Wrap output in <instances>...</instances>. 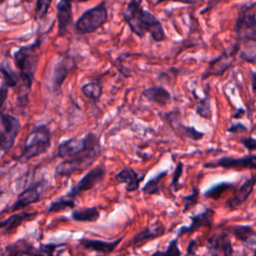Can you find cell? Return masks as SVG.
I'll list each match as a JSON object with an SVG mask.
<instances>
[{
	"label": "cell",
	"instance_id": "obj_1",
	"mask_svg": "<svg viewBox=\"0 0 256 256\" xmlns=\"http://www.w3.org/2000/svg\"><path fill=\"white\" fill-rule=\"evenodd\" d=\"M123 20L138 37L150 34L155 42H161L166 39L165 30L160 20L150 11L143 8L140 0H131L127 3L123 12Z\"/></svg>",
	"mask_w": 256,
	"mask_h": 256
},
{
	"label": "cell",
	"instance_id": "obj_2",
	"mask_svg": "<svg viewBox=\"0 0 256 256\" xmlns=\"http://www.w3.org/2000/svg\"><path fill=\"white\" fill-rule=\"evenodd\" d=\"M41 44L42 37H38L33 43L20 47L14 53V63L18 69V74L23 86V91L27 96L34 81L35 73L37 71L41 54Z\"/></svg>",
	"mask_w": 256,
	"mask_h": 256
},
{
	"label": "cell",
	"instance_id": "obj_3",
	"mask_svg": "<svg viewBox=\"0 0 256 256\" xmlns=\"http://www.w3.org/2000/svg\"><path fill=\"white\" fill-rule=\"evenodd\" d=\"M101 152L102 148L100 139L97 136L86 151L74 157L64 159L62 162L57 164L55 167V174L58 176L70 177L77 171H83L93 164V162L101 155Z\"/></svg>",
	"mask_w": 256,
	"mask_h": 256
},
{
	"label": "cell",
	"instance_id": "obj_4",
	"mask_svg": "<svg viewBox=\"0 0 256 256\" xmlns=\"http://www.w3.org/2000/svg\"><path fill=\"white\" fill-rule=\"evenodd\" d=\"M52 133L49 126L43 124L36 126L27 135L19 159L26 162L34 157L45 153L51 146Z\"/></svg>",
	"mask_w": 256,
	"mask_h": 256
},
{
	"label": "cell",
	"instance_id": "obj_5",
	"mask_svg": "<svg viewBox=\"0 0 256 256\" xmlns=\"http://www.w3.org/2000/svg\"><path fill=\"white\" fill-rule=\"evenodd\" d=\"M108 20V10L105 1L100 2L97 6L92 7L77 19L74 24L75 30L81 35L90 34L102 27Z\"/></svg>",
	"mask_w": 256,
	"mask_h": 256
},
{
	"label": "cell",
	"instance_id": "obj_6",
	"mask_svg": "<svg viewBox=\"0 0 256 256\" xmlns=\"http://www.w3.org/2000/svg\"><path fill=\"white\" fill-rule=\"evenodd\" d=\"M0 123V148L2 156H4L14 145L21 128V123L16 116L5 112L1 113Z\"/></svg>",
	"mask_w": 256,
	"mask_h": 256
},
{
	"label": "cell",
	"instance_id": "obj_7",
	"mask_svg": "<svg viewBox=\"0 0 256 256\" xmlns=\"http://www.w3.org/2000/svg\"><path fill=\"white\" fill-rule=\"evenodd\" d=\"M250 8L251 6H245L235 23L236 41L240 44L247 41L256 42V15L248 11Z\"/></svg>",
	"mask_w": 256,
	"mask_h": 256
},
{
	"label": "cell",
	"instance_id": "obj_8",
	"mask_svg": "<svg viewBox=\"0 0 256 256\" xmlns=\"http://www.w3.org/2000/svg\"><path fill=\"white\" fill-rule=\"evenodd\" d=\"M97 136L94 133H87L83 138H69L62 141L57 148L56 156L68 159L86 151Z\"/></svg>",
	"mask_w": 256,
	"mask_h": 256
},
{
	"label": "cell",
	"instance_id": "obj_9",
	"mask_svg": "<svg viewBox=\"0 0 256 256\" xmlns=\"http://www.w3.org/2000/svg\"><path fill=\"white\" fill-rule=\"evenodd\" d=\"M241 44L236 41V43L230 48L223 51L218 57L211 60L209 65L203 74V79L209 76H221L233 63L234 55L239 52Z\"/></svg>",
	"mask_w": 256,
	"mask_h": 256
},
{
	"label": "cell",
	"instance_id": "obj_10",
	"mask_svg": "<svg viewBox=\"0 0 256 256\" xmlns=\"http://www.w3.org/2000/svg\"><path fill=\"white\" fill-rule=\"evenodd\" d=\"M76 67L77 65L74 58L68 54H65L56 62L51 74V88L53 92L61 91L63 82Z\"/></svg>",
	"mask_w": 256,
	"mask_h": 256
},
{
	"label": "cell",
	"instance_id": "obj_11",
	"mask_svg": "<svg viewBox=\"0 0 256 256\" xmlns=\"http://www.w3.org/2000/svg\"><path fill=\"white\" fill-rule=\"evenodd\" d=\"M47 187L48 181L45 178H42L33 185L29 186L18 195L16 201L12 204L10 211L14 212L19 209L25 208L34 202H37Z\"/></svg>",
	"mask_w": 256,
	"mask_h": 256
},
{
	"label": "cell",
	"instance_id": "obj_12",
	"mask_svg": "<svg viewBox=\"0 0 256 256\" xmlns=\"http://www.w3.org/2000/svg\"><path fill=\"white\" fill-rule=\"evenodd\" d=\"M105 167L102 165L96 166L95 168L89 170L78 182L76 185H74L69 192L67 193L68 196L75 198L80 193L92 189L94 186H96L98 183H100L104 176H105Z\"/></svg>",
	"mask_w": 256,
	"mask_h": 256
},
{
	"label": "cell",
	"instance_id": "obj_13",
	"mask_svg": "<svg viewBox=\"0 0 256 256\" xmlns=\"http://www.w3.org/2000/svg\"><path fill=\"white\" fill-rule=\"evenodd\" d=\"M207 168L222 167L226 169H254L256 170V155L249 154L240 158L222 157L215 162H209L204 164Z\"/></svg>",
	"mask_w": 256,
	"mask_h": 256
},
{
	"label": "cell",
	"instance_id": "obj_14",
	"mask_svg": "<svg viewBox=\"0 0 256 256\" xmlns=\"http://www.w3.org/2000/svg\"><path fill=\"white\" fill-rule=\"evenodd\" d=\"M72 0H59L56 5L57 10V36L63 37L68 33V28L72 24Z\"/></svg>",
	"mask_w": 256,
	"mask_h": 256
},
{
	"label": "cell",
	"instance_id": "obj_15",
	"mask_svg": "<svg viewBox=\"0 0 256 256\" xmlns=\"http://www.w3.org/2000/svg\"><path fill=\"white\" fill-rule=\"evenodd\" d=\"M255 184H256L255 176H251L248 179H246L240 185V187L236 190V192L233 194V196L227 200L226 206L231 210L237 209L250 196V194L252 193V191L254 189Z\"/></svg>",
	"mask_w": 256,
	"mask_h": 256
},
{
	"label": "cell",
	"instance_id": "obj_16",
	"mask_svg": "<svg viewBox=\"0 0 256 256\" xmlns=\"http://www.w3.org/2000/svg\"><path fill=\"white\" fill-rule=\"evenodd\" d=\"M214 216V210L208 208L204 210L203 212L196 214L194 216H191V224L189 226H183L178 230L177 237L183 235L184 233H191L197 231L201 227H210L213 221Z\"/></svg>",
	"mask_w": 256,
	"mask_h": 256
},
{
	"label": "cell",
	"instance_id": "obj_17",
	"mask_svg": "<svg viewBox=\"0 0 256 256\" xmlns=\"http://www.w3.org/2000/svg\"><path fill=\"white\" fill-rule=\"evenodd\" d=\"M145 177V173L144 174H138L135 170H133L130 167H125L124 169L120 170L116 175L115 178L117 180L118 183H125L126 184V191L128 192H132L135 191L139 188V184L140 182L143 180V178Z\"/></svg>",
	"mask_w": 256,
	"mask_h": 256
},
{
	"label": "cell",
	"instance_id": "obj_18",
	"mask_svg": "<svg viewBox=\"0 0 256 256\" xmlns=\"http://www.w3.org/2000/svg\"><path fill=\"white\" fill-rule=\"evenodd\" d=\"M6 252L8 256H45L40 247L35 248L30 243L22 240L7 246Z\"/></svg>",
	"mask_w": 256,
	"mask_h": 256
},
{
	"label": "cell",
	"instance_id": "obj_19",
	"mask_svg": "<svg viewBox=\"0 0 256 256\" xmlns=\"http://www.w3.org/2000/svg\"><path fill=\"white\" fill-rule=\"evenodd\" d=\"M122 239L123 237H120L112 242H107V241L83 238L80 240V244L86 249L94 250L96 252L103 253V254H109L116 248V246L121 242Z\"/></svg>",
	"mask_w": 256,
	"mask_h": 256
},
{
	"label": "cell",
	"instance_id": "obj_20",
	"mask_svg": "<svg viewBox=\"0 0 256 256\" xmlns=\"http://www.w3.org/2000/svg\"><path fill=\"white\" fill-rule=\"evenodd\" d=\"M142 95L149 101L164 106L171 101L170 92L162 86H152L143 90Z\"/></svg>",
	"mask_w": 256,
	"mask_h": 256
},
{
	"label": "cell",
	"instance_id": "obj_21",
	"mask_svg": "<svg viewBox=\"0 0 256 256\" xmlns=\"http://www.w3.org/2000/svg\"><path fill=\"white\" fill-rule=\"evenodd\" d=\"M36 212H21L14 215H11L7 218H5L0 223V227L2 229L3 234H9L13 232L17 227L20 226V224L25 221L26 219L36 215Z\"/></svg>",
	"mask_w": 256,
	"mask_h": 256
},
{
	"label": "cell",
	"instance_id": "obj_22",
	"mask_svg": "<svg viewBox=\"0 0 256 256\" xmlns=\"http://www.w3.org/2000/svg\"><path fill=\"white\" fill-rule=\"evenodd\" d=\"M174 119H175V121H173L172 119H169V124L173 128V130L177 134H179L180 136H182L184 138H189V139H192V140H195V141L200 140V139L203 138V136H204L203 132L198 131L193 126H185V125H183L177 119V117H174Z\"/></svg>",
	"mask_w": 256,
	"mask_h": 256
},
{
	"label": "cell",
	"instance_id": "obj_23",
	"mask_svg": "<svg viewBox=\"0 0 256 256\" xmlns=\"http://www.w3.org/2000/svg\"><path fill=\"white\" fill-rule=\"evenodd\" d=\"M164 233V227L162 225L157 226H149L144 230L138 232L131 241L132 245H140L150 239H154Z\"/></svg>",
	"mask_w": 256,
	"mask_h": 256
},
{
	"label": "cell",
	"instance_id": "obj_24",
	"mask_svg": "<svg viewBox=\"0 0 256 256\" xmlns=\"http://www.w3.org/2000/svg\"><path fill=\"white\" fill-rule=\"evenodd\" d=\"M99 216L100 212L97 207L74 209L71 213V218L77 222H95Z\"/></svg>",
	"mask_w": 256,
	"mask_h": 256
},
{
	"label": "cell",
	"instance_id": "obj_25",
	"mask_svg": "<svg viewBox=\"0 0 256 256\" xmlns=\"http://www.w3.org/2000/svg\"><path fill=\"white\" fill-rule=\"evenodd\" d=\"M0 71L2 74V85L7 88H13L18 84L20 80L19 74L15 72L9 65L8 62L3 61L0 66Z\"/></svg>",
	"mask_w": 256,
	"mask_h": 256
},
{
	"label": "cell",
	"instance_id": "obj_26",
	"mask_svg": "<svg viewBox=\"0 0 256 256\" xmlns=\"http://www.w3.org/2000/svg\"><path fill=\"white\" fill-rule=\"evenodd\" d=\"M239 57L248 63H256V42L247 41L241 43Z\"/></svg>",
	"mask_w": 256,
	"mask_h": 256
},
{
	"label": "cell",
	"instance_id": "obj_27",
	"mask_svg": "<svg viewBox=\"0 0 256 256\" xmlns=\"http://www.w3.org/2000/svg\"><path fill=\"white\" fill-rule=\"evenodd\" d=\"M81 92L88 98L93 101H98L103 94V89L100 83L91 81L85 83L81 86Z\"/></svg>",
	"mask_w": 256,
	"mask_h": 256
},
{
	"label": "cell",
	"instance_id": "obj_28",
	"mask_svg": "<svg viewBox=\"0 0 256 256\" xmlns=\"http://www.w3.org/2000/svg\"><path fill=\"white\" fill-rule=\"evenodd\" d=\"M75 207V200L74 198L68 196L67 194L65 196H61L50 203V205L47 208V211L49 213L52 212H58L64 209L68 208H74Z\"/></svg>",
	"mask_w": 256,
	"mask_h": 256
},
{
	"label": "cell",
	"instance_id": "obj_29",
	"mask_svg": "<svg viewBox=\"0 0 256 256\" xmlns=\"http://www.w3.org/2000/svg\"><path fill=\"white\" fill-rule=\"evenodd\" d=\"M232 188H234V184L229 183V182H220V183H217V184L211 186L210 188H208L205 191L204 195L208 198L217 200L222 196V194L224 192H226L227 190L232 189Z\"/></svg>",
	"mask_w": 256,
	"mask_h": 256
},
{
	"label": "cell",
	"instance_id": "obj_30",
	"mask_svg": "<svg viewBox=\"0 0 256 256\" xmlns=\"http://www.w3.org/2000/svg\"><path fill=\"white\" fill-rule=\"evenodd\" d=\"M233 235L239 240L246 243L256 232L251 226L248 225H237L232 228Z\"/></svg>",
	"mask_w": 256,
	"mask_h": 256
},
{
	"label": "cell",
	"instance_id": "obj_31",
	"mask_svg": "<svg viewBox=\"0 0 256 256\" xmlns=\"http://www.w3.org/2000/svg\"><path fill=\"white\" fill-rule=\"evenodd\" d=\"M167 171H163L161 173H159L158 175H156L154 178L150 179L142 188V192L146 193V194H157L160 191V187H159V183L160 180L164 178V176H166Z\"/></svg>",
	"mask_w": 256,
	"mask_h": 256
},
{
	"label": "cell",
	"instance_id": "obj_32",
	"mask_svg": "<svg viewBox=\"0 0 256 256\" xmlns=\"http://www.w3.org/2000/svg\"><path fill=\"white\" fill-rule=\"evenodd\" d=\"M151 256H181V251L178 247V238L172 239L165 251H156Z\"/></svg>",
	"mask_w": 256,
	"mask_h": 256
},
{
	"label": "cell",
	"instance_id": "obj_33",
	"mask_svg": "<svg viewBox=\"0 0 256 256\" xmlns=\"http://www.w3.org/2000/svg\"><path fill=\"white\" fill-rule=\"evenodd\" d=\"M196 113L203 118H206V119L211 118L212 111H211L210 99L208 96H206L205 98H203L199 101V104L196 107Z\"/></svg>",
	"mask_w": 256,
	"mask_h": 256
},
{
	"label": "cell",
	"instance_id": "obj_34",
	"mask_svg": "<svg viewBox=\"0 0 256 256\" xmlns=\"http://www.w3.org/2000/svg\"><path fill=\"white\" fill-rule=\"evenodd\" d=\"M52 0H37L35 6V17L38 20H42L46 17L48 9L51 5Z\"/></svg>",
	"mask_w": 256,
	"mask_h": 256
},
{
	"label": "cell",
	"instance_id": "obj_35",
	"mask_svg": "<svg viewBox=\"0 0 256 256\" xmlns=\"http://www.w3.org/2000/svg\"><path fill=\"white\" fill-rule=\"evenodd\" d=\"M221 242H222V235L221 236H212L208 239V246L211 256H217L221 251Z\"/></svg>",
	"mask_w": 256,
	"mask_h": 256
},
{
	"label": "cell",
	"instance_id": "obj_36",
	"mask_svg": "<svg viewBox=\"0 0 256 256\" xmlns=\"http://www.w3.org/2000/svg\"><path fill=\"white\" fill-rule=\"evenodd\" d=\"M198 198H199V190L197 188H193V191L189 195L183 197V205H184L183 211L186 212L190 207L195 205L198 202Z\"/></svg>",
	"mask_w": 256,
	"mask_h": 256
},
{
	"label": "cell",
	"instance_id": "obj_37",
	"mask_svg": "<svg viewBox=\"0 0 256 256\" xmlns=\"http://www.w3.org/2000/svg\"><path fill=\"white\" fill-rule=\"evenodd\" d=\"M221 251L223 252V256H232L233 255V247H232L231 241L225 234L222 235Z\"/></svg>",
	"mask_w": 256,
	"mask_h": 256
},
{
	"label": "cell",
	"instance_id": "obj_38",
	"mask_svg": "<svg viewBox=\"0 0 256 256\" xmlns=\"http://www.w3.org/2000/svg\"><path fill=\"white\" fill-rule=\"evenodd\" d=\"M182 171H183V165L181 162H179L176 166V169H175V172H174V175L172 178V185L175 190H178L181 187V185L179 183V179L182 175Z\"/></svg>",
	"mask_w": 256,
	"mask_h": 256
},
{
	"label": "cell",
	"instance_id": "obj_39",
	"mask_svg": "<svg viewBox=\"0 0 256 256\" xmlns=\"http://www.w3.org/2000/svg\"><path fill=\"white\" fill-rule=\"evenodd\" d=\"M241 144L249 151L256 150V138L252 137H244L240 140Z\"/></svg>",
	"mask_w": 256,
	"mask_h": 256
},
{
	"label": "cell",
	"instance_id": "obj_40",
	"mask_svg": "<svg viewBox=\"0 0 256 256\" xmlns=\"http://www.w3.org/2000/svg\"><path fill=\"white\" fill-rule=\"evenodd\" d=\"M228 132H231V133H242V132H246L247 131V128L246 126H244L242 123H233L231 124L228 129H227Z\"/></svg>",
	"mask_w": 256,
	"mask_h": 256
},
{
	"label": "cell",
	"instance_id": "obj_41",
	"mask_svg": "<svg viewBox=\"0 0 256 256\" xmlns=\"http://www.w3.org/2000/svg\"><path fill=\"white\" fill-rule=\"evenodd\" d=\"M8 95V88L1 85V89H0V97H1V104H2V108L4 107V103L6 101V97Z\"/></svg>",
	"mask_w": 256,
	"mask_h": 256
},
{
	"label": "cell",
	"instance_id": "obj_42",
	"mask_svg": "<svg viewBox=\"0 0 256 256\" xmlns=\"http://www.w3.org/2000/svg\"><path fill=\"white\" fill-rule=\"evenodd\" d=\"M196 251V241L191 240L187 247V255H194Z\"/></svg>",
	"mask_w": 256,
	"mask_h": 256
},
{
	"label": "cell",
	"instance_id": "obj_43",
	"mask_svg": "<svg viewBox=\"0 0 256 256\" xmlns=\"http://www.w3.org/2000/svg\"><path fill=\"white\" fill-rule=\"evenodd\" d=\"M245 244H246V246H247L248 248L256 250V233H255Z\"/></svg>",
	"mask_w": 256,
	"mask_h": 256
},
{
	"label": "cell",
	"instance_id": "obj_44",
	"mask_svg": "<svg viewBox=\"0 0 256 256\" xmlns=\"http://www.w3.org/2000/svg\"><path fill=\"white\" fill-rule=\"evenodd\" d=\"M221 1H223V0H208V3H207V6H206V8L205 9H203V11H202V13H205L206 11H208V10H210L211 8H213L214 6H216L218 3H220Z\"/></svg>",
	"mask_w": 256,
	"mask_h": 256
},
{
	"label": "cell",
	"instance_id": "obj_45",
	"mask_svg": "<svg viewBox=\"0 0 256 256\" xmlns=\"http://www.w3.org/2000/svg\"><path fill=\"white\" fill-rule=\"evenodd\" d=\"M251 88L254 93H256V72H252L251 74Z\"/></svg>",
	"mask_w": 256,
	"mask_h": 256
},
{
	"label": "cell",
	"instance_id": "obj_46",
	"mask_svg": "<svg viewBox=\"0 0 256 256\" xmlns=\"http://www.w3.org/2000/svg\"><path fill=\"white\" fill-rule=\"evenodd\" d=\"M164 1H167V0H156L155 5H157L159 3H162ZM168 1H176V2H181V3H193L195 0H168Z\"/></svg>",
	"mask_w": 256,
	"mask_h": 256
},
{
	"label": "cell",
	"instance_id": "obj_47",
	"mask_svg": "<svg viewBox=\"0 0 256 256\" xmlns=\"http://www.w3.org/2000/svg\"><path fill=\"white\" fill-rule=\"evenodd\" d=\"M244 113H245L244 109H242V108H238V109H237V111H236V113L233 115V118H240V117H242V116L244 115Z\"/></svg>",
	"mask_w": 256,
	"mask_h": 256
},
{
	"label": "cell",
	"instance_id": "obj_48",
	"mask_svg": "<svg viewBox=\"0 0 256 256\" xmlns=\"http://www.w3.org/2000/svg\"><path fill=\"white\" fill-rule=\"evenodd\" d=\"M78 2H86V1H89V0H76Z\"/></svg>",
	"mask_w": 256,
	"mask_h": 256
},
{
	"label": "cell",
	"instance_id": "obj_49",
	"mask_svg": "<svg viewBox=\"0 0 256 256\" xmlns=\"http://www.w3.org/2000/svg\"><path fill=\"white\" fill-rule=\"evenodd\" d=\"M4 1H5V0H0V2H1V3H3Z\"/></svg>",
	"mask_w": 256,
	"mask_h": 256
},
{
	"label": "cell",
	"instance_id": "obj_50",
	"mask_svg": "<svg viewBox=\"0 0 256 256\" xmlns=\"http://www.w3.org/2000/svg\"><path fill=\"white\" fill-rule=\"evenodd\" d=\"M254 256H256V253H255V254H254Z\"/></svg>",
	"mask_w": 256,
	"mask_h": 256
}]
</instances>
